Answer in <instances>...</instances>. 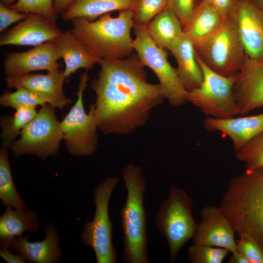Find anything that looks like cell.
Instances as JSON below:
<instances>
[{
    "label": "cell",
    "mask_w": 263,
    "mask_h": 263,
    "mask_svg": "<svg viewBox=\"0 0 263 263\" xmlns=\"http://www.w3.org/2000/svg\"><path fill=\"white\" fill-rule=\"evenodd\" d=\"M146 28L155 43L165 50H169L183 34L180 20L168 7L156 15L146 25Z\"/></svg>",
    "instance_id": "cb8c5ba5"
},
{
    "label": "cell",
    "mask_w": 263,
    "mask_h": 263,
    "mask_svg": "<svg viewBox=\"0 0 263 263\" xmlns=\"http://www.w3.org/2000/svg\"><path fill=\"white\" fill-rule=\"evenodd\" d=\"M132 4V0H74L61 17L66 20L84 17L92 21L111 11L131 9Z\"/></svg>",
    "instance_id": "d4e9b609"
},
{
    "label": "cell",
    "mask_w": 263,
    "mask_h": 263,
    "mask_svg": "<svg viewBox=\"0 0 263 263\" xmlns=\"http://www.w3.org/2000/svg\"><path fill=\"white\" fill-rule=\"evenodd\" d=\"M195 50L207 67L225 76L238 74L247 58L232 15L225 17L218 30Z\"/></svg>",
    "instance_id": "8fae6325"
},
{
    "label": "cell",
    "mask_w": 263,
    "mask_h": 263,
    "mask_svg": "<svg viewBox=\"0 0 263 263\" xmlns=\"http://www.w3.org/2000/svg\"><path fill=\"white\" fill-rule=\"evenodd\" d=\"M74 0H54L53 5L57 15L62 14Z\"/></svg>",
    "instance_id": "74e56055"
},
{
    "label": "cell",
    "mask_w": 263,
    "mask_h": 263,
    "mask_svg": "<svg viewBox=\"0 0 263 263\" xmlns=\"http://www.w3.org/2000/svg\"><path fill=\"white\" fill-rule=\"evenodd\" d=\"M228 263H249L244 256L239 251L232 253Z\"/></svg>",
    "instance_id": "f35d334b"
},
{
    "label": "cell",
    "mask_w": 263,
    "mask_h": 263,
    "mask_svg": "<svg viewBox=\"0 0 263 263\" xmlns=\"http://www.w3.org/2000/svg\"><path fill=\"white\" fill-rule=\"evenodd\" d=\"M46 101L35 93L23 88L19 87L14 92L4 91L0 97V104L17 110L21 107L36 108L42 106Z\"/></svg>",
    "instance_id": "83f0119b"
},
{
    "label": "cell",
    "mask_w": 263,
    "mask_h": 263,
    "mask_svg": "<svg viewBox=\"0 0 263 263\" xmlns=\"http://www.w3.org/2000/svg\"><path fill=\"white\" fill-rule=\"evenodd\" d=\"M15 0H0L1 2L8 7L12 5L15 2Z\"/></svg>",
    "instance_id": "60d3db41"
},
{
    "label": "cell",
    "mask_w": 263,
    "mask_h": 263,
    "mask_svg": "<svg viewBox=\"0 0 263 263\" xmlns=\"http://www.w3.org/2000/svg\"><path fill=\"white\" fill-rule=\"evenodd\" d=\"M71 20V32L99 58L123 59L133 54L131 9L119 11L117 17H112L110 12L92 21L84 17Z\"/></svg>",
    "instance_id": "3957f363"
},
{
    "label": "cell",
    "mask_w": 263,
    "mask_h": 263,
    "mask_svg": "<svg viewBox=\"0 0 263 263\" xmlns=\"http://www.w3.org/2000/svg\"><path fill=\"white\" fill-rule=\"evenodd\" d=\"M88 71L80 75L77 100L60 122L65 146L69 154L74 157L93 155L98 143L94 105L91 104L87 113L83 103L84 92L90 77Z\"/></svg>",
    "instance_id": "30bf717a"
},
{
    "label": "cell",
    "mask_w": 263,
    "mask_h": 263,
    "mask_svg": "<svg viewBox=\"0 0 263 263\" xmlns=\"http://www.w3.org/2000/svg\"><path fill=\"white\" fill-rule=\"evenodd\" d=\"M196 57L203 78L198 88L187 92V101L210 117L224 119L240 114L233 91L239 73L231 76L223 75L207 67L197 52Z\"/></svg>",
    "instance_id": "8992f818"
},
{
    "label": "cell",
    "mask_w": 263,
    "mask_h": 263,
    "mask_svg": "<svg viewBox=\"0 0 263 263\" xmlns=\"http://www.w3.org/2000/svg\"><path fill=\"white\" fill-rule=\"evenodd\" d=\"M236 159L245 164V169L263 167V131L236 152Z\"/></svg>",
    "instance_id": "f1b7e54d"
},
{
    "label": "cell",
    "mask_w": 263,
    "mask_h": 263,
    "mask_svg": "<svg viewBox=\"0 0 263 263\" xmlns=\"http://www.w3.org/2000/svg\"><path fill=\"white\" fill-rule=\"evenodd\" d=\"M193 202L183 188L172 186L155 216L156 228L168 244L170 263H174L184 245L193 239L198 224L192 214Z\"/></svg>",
    "instance_id": "5b68a950"
},
{
    "label": "cell",
    "mask_w": 263,
    "mask_h": 263,
    "mask_svg": "<svg viewBox=\"0 0 263 263\" xmlns=\"http://www.w3.org/2000/svg\"><path fill=\"white\" fill-rule=\"evenodd\" d=\"M59 58L55 41H47L26 52L7 54L3 61L4 73L10 76L35 71H53L61 66L57 62Z\"/></svg>",
    "instance_id": "2e32d148"
},
{
    "label": "cell",
    "mask_w": 263,
    "mask_h": 263,
    "mask_svg": "<svg viewBox=\"0 0 263 263\" xmlns=\"http://www.w3.org/2000/svg\"><path fill=\"white\" fill-rule=\"evenodd\" d=\"M201 220L193 238L194 244L237 251L234 229L219 207L206 206L200 210Z\"/></svg>",
    "instance_id": "7c38bea8"
},
{
    "label": "cell",
    "mask_w": 263,
    "mask_h": 263,
    "mask_svg": "<svg viewBox=\"0 0 263 263\" xmlns=\"http://www.w3.org/2000/svg\"><path fill=\"white\" fill-rule=\"evenodd\" d=\"M56 22L30 13L22 21L0 36V45L36 46L55 41L63 34Z\"/></svg>",
    "instance_id": "4fadbf2b"
},
{
    "label": "cell",
    "mask_w": 263,
    "mask_h": 263,
    "mask_svg": "<svg viewBox=\"0 0 263 263\" xmlns=\"http://www.w3.org/2000/svg\"><path fill=\"white\" fill-rule=\"evenodd\" d=\"M205 1L219 12L224 17L231 16L239 0H201Z\"/></svg>",
    "instance_id": "d590c367"
},
{
    "label": "cell",
    "mask_w": 263,
    "mask_h": 263,
    "mask_svg": "<svg viewBox=\"0 0 263 263\" xmlns=\"http://www.w3.org/2000/svg\"><path fill=\"white\" fill-rule=\"evenodd\" d=\"M122 173L127 190L124 207L119 211L123 233L122 258L126 263H149L147 214L144 206L147 184L140 167L129 164Z\"/></svg>",
    "instance_id": "277c9868"
},
{
    "label": "cell",
    "mask_w": 263,
    "mask_h": 263,
    "mask_svg": "<svg viewBox=\"0 0 263 263\" xmlns=\"http://www.w3.org/2000/svg\"><path fill=\"white\" fill-rule=\"evenodd\" d=\"M240 114L263 107V60L247 57L233 88Z\"/></svg>",
    "instance_id": "e0dca14e"
},
{
    "label": "cell",
    "mask_w": 263,
    "mask_h": 263,
    "mask_svg": "<svg viewBox=\"0 0 263 263\" xmlns=\"http://www.w3.org/2000/svg\"><path fill=\"white\" fill-rule=\"evenodd\" d=\"M16 111L13 115L0 116L2 146L7 148L16 141V138L22 129L36 116L38 113L35 108L30 107H21Z\"/></svg>",
    "instance_id": "4316f807"
},
{
    "label": "cell",
    "mask_w": 263,
    "mask_h": 263,
    "mask_svg": "<svg viewBox=\"0 0 263 263\" xmlns=\"http://www.w3.org/2000/svg\"><path fill=\"white\" fill-rule=\"evenodd\" d=\"M39 229L38 214L32 210H13L7 207L0 217V247H6L15 238L22 236L25 231L36 233Z\"/></svg>",
    "instance_id": "603a6c76"
},
{
    "label": "cell",
    "mask_w": 263,
    "mask_h": 263,
    "mask_svg": "<svg viewBox=\"0 0 263 263\" xmlns=\"http://www.w3.org/2000/svg\"><path fill=\"white\" fill-rule=\"evenodd\" d=\"M8 148L1 145L0 150V199L2 206L25 209L26 206L18 192L13 180L8 160Z\"/></svg>",
    "instance_id": "484cf974"
},
{
    "label": "cell",
    "mask_w": 263,
    "mask_h": 263,
    "mask_svg": "<svg viewBox=\"0 0 263 263\" xmlns=\"http://www.w3.org/2000/svg\"><path fill=\"white\" fill-rule=\"evenodd\" d=\"M169 50L176 59V70L186 90L189 92L198 88L202 82L203 75L192 43L183 34Z\"/></svg>",
    "instance_id": "7402d4cb"
},
{
    "label": "cell",
    "mask_w": 263,
    "mask_h": 263,
    "mask_svg": "<svg viewBox=\"0 0 263 263\" xmlns=\"http://www.w3.org/2000/svg\"><path fill=\"white\" fill-rule=\"evenodd\" d=\"M66 77L64 71L58 69L49 71L47 74H26L6 76L5 81L7 89L26 88L55 108L62 109L72 102L63 91V84Z\"/></svg>",
    "instance_id": "5bb4252c"
},
{
    "label": "cell",
    "mask_w": 263,
    "mask_h": 263,
    "mask_svg": "<svg viewBox=\"0 0 263 263\" xmlns=\"http://www.w3.org/2000/svg\"><path fill=\"white\" fill-rule=\"evenodd\" d=\"M219 207L235 233L251 236L263 247V167L232 179Z\"/></svg>",
    "instance_id": "7a4b0ae2"
},
{
    "label": "cell",
    "mask_w": 263,
    "mask_h": 263,
    "mask_svg": "<svg viewBox=\"0 0 263 263\" xmlns=\"http://www.w3.org/2000/svg\"><path fill=\"white\" fill-rule=\"evenodd\" d=\"M118 182L117 177H108L95 188L94 218L84 224L81 233V242L93 249L97 263H117L116 249L112 242L113 223L109 215V205Z\"/></svg>",
    "instance_id": "52a82bcc"
},
{
    "label": "cell",
    "mask_w": 263,
    "mask_h": 263,
    "mask_svg": "<svg viewBox=\"0 0 263 263\" xmlns=\"http://www.w3.org/2000/svg\"><path fill=\"white\" fill-rule=\"evenodd\" d=\"M57 54L63 59L66 77L80 68L91 69L100 58L93 53L71 31H66L55 40Z\"/></svg>",
    "instance_id": "44dd1931"
},
{
    "label": "cell",
    "mask_w": 263,
    "mask_h": 263,
    "mask_svg": "<svg viewBox=\"0 0 263 263\" xmlns=\"http://www.w3.org/2000/svg\"><path fill=\"white\" fill-rule=\"evenodd\" d=\"M259 8L263 11V0H242Z\"/></svg>",
    "instance_id": "ab89813d"
},
{
    "label": "cell",
    "mask_w": 263,
    "mask_h": 263,
    "mask_svg": "<svg viewBox=\"0 0 263 263\" xmlns=\"http://www.w3.org/2000/svg\"><path fill=\"white\" fill-rule=\"evenodd\" d=\"M28 14L17 12L0 2V32H2L12 24L24 19Z\"/></svg>",
    "instance_id": "e575fe53"
},
{
    "label": "cell",
    "mask_w": 263,
    "mask_h": 263,
    "mask_svg": "<svg viewBox=\"0 0 263 263\" xmlns=\"http://www.w3.org/2000/svg\"><path fill=\"white\" fill-rule=\"evenodd\" d=\"M237 250L242 254L249 263H263V247L251 236L247 234L238 235Z\"/></svg>",
    "instance_id": "d6a6232c"
},
{
    "label": "cell",
    "mask_w": 263,
    "mask_h": 263,
    "mask_svg": "<svg viewBox=\"0 0 263 263\" xmlns=\"http://www.w3.org/2000/svg\"><path fill=\"white\" fill-rule=\"evenodd\" d=\"M55 109L49 103L44 104L22 129L20 138L9 148L15 157L29 154L45 160L57 154L64 136Z\"/></svg>",
    "instance_id": "ba28073f"
},
{
    "label": "cell",
    "mask_w": 263,
    "mask_h": 263,
    "mask_svg": "<svg viewBox=\"0 0 263 263\" xmlns=\"http://www.w3.org/2000/svg\"><path fill=\"white\" fill-rule=\"evenodd\" d=\"M98 64L100 69L90 83L98 129L105 134L126 135L143 126L151 110L165 99L159 83L148 81L136 54L123 59L100 58Z\"/></svg>",
    "instance_id": "6da1fadb"
},
{
    "label": "cell",
    "mask_w": 263,
    "mask_h": 263,
    "mask_svg": "<svg viewBox=\"0 0 263 263\" xmlns=\"http://www.w3.org/2000/svg\"><path fill=\"white\" fill-rule=\"evenodd\" d=\"M46 236L41 241L30 242L28 235L13 239L6 246L10 250L20 254L26 262L57 263L63 255L59 247L57 230L54 223L50 222L45 229Z\"/></svg>",
    "instance_id": "ac0fdd59"
},
{
    "label": "cell",
    "mask_w": 263,
    "mask_h": 263,
    "mask_svg": "<svg viewBox=\"0 0 263 263\" xmlns=\"http://www.w3.org/2000/svg\"><path fill=\"white\" fill-rule=\"evenodd\" d=\"M135 38L132 47L143 64L155 74L159 81L162 94L172 107L187 102V91L178 76L176 70L168 59L166 50L157 46L149 35L146 25L134 24Z\"/></svg>",
    "instance_id": "9c48e42d"
},
{
    "label": "cell",
    "mask_w": 263,
    "mask_h": 263,
    "mask_svg": "<svg viewBox=\"0 0 263 263\" xmlns=\"http://www.w3.org/2000/svg\"><path fill=\"white\" fill-rule=\"evenodd\" d=\"M0 256L7 263H24L26 262L20 254H14L6 247H0Z\"/></svg>",
    "instance_id": "8d00e7d4"
},
{
    "label": "cell",
    "mask_w": 263,
    "mask_h": 263,
    "mask_svg": "<svg viewBox=\"0 0 263 263\" xmlns=\"http://www.w3.org/2000/svg\"><path fill=\"white\" fill-rule=\"evenodd\" d=\"M203 125L207 131H219L226 135L236 152L263 131V113L224 119L208 117L203 120Z\"/></svg>",
    "instance_id": "d6986e66"
},
{
    "label": "cell",
    "mask_w": 263,
    "mask_h": 263,
    "mask_svg": "<svg viewBox=\"0 0 263 263\" xmlns=\"http://www.w3.org/2000/svg\"><path fill=\"white\" fill-rule=\"evenodd\" d=\"M53 1L54 0H18L9 8L19 12L39 14L56 22L57 15Z\"/></svg>",
    "instance_id": "1f68e13d"
},
{
    "label": "cell",
    "mask_w": 263,
    "mask_h": 263,
    "mask_svg": "<svg viewBox=\"0 0 263 263\" xmlns=\"http://www.w3.org/2000/svg\"><path fill=\"white\" fill-rule=\"evenodd\" d=\"M167 7V0H132L131 10L134 24L147 25Z\"/></svg>",
    "instance_id": "f546056e"
},
{
    "label": "cell",
    "mask_w": 263,
    "mask_h": 263,
    "mask_svg": "<svg viewBox=\"0 0 263 263\" xmlns=\"http://www.w3.org/2000/svg\"><path fill=\"white\" fill-rule=\"evenodd\" d=\"M225 18L209 3L199 0L183 34L197 49L218 30Z\"/></svg>",
    "instance_id": "ffe728a7"
},
{
    "label": "cell",
    "mask_w": 263,
    "mask_h": 263,
    "mask_svg": "<svg viewBox=\"0 0 263 263\" xmlns=\"http://www.w3.org/2000/svg\"><path fill=\"white\" fill-rule=\"evenodd\" d=\"M195 5L194 0H167V7L176 15L183 28L190 20Z\"/></svg>",
    "instance_id": "836d02e7"
},
{
    "label": "cell",
    "mask_w": 263,
    "mask_h": 263,
    "mask_svg": "<svg viewBox=\"0 0 263 263\" xmlns=\"http://www.w3.org/2000/svg\"><path fill=\"white\" fill-rule=\"evenodd\" d=\"M229 252L223 248L194 244L188 248V258L191 263H222Z\"/></svg>",
    "instance_id": "4dcf8cb0"
},
{
    "label": "cell",
    "mask_w": 263,
    "mask_h": 263,
    "mask_svg": "<svg viewBox=\"0 0 263 263\" xmlns=\"http://www.w3.org/2000/svg\"><path fill=\"white\" fill-rule=\"evenodd\" d=\"M232 17L246 57L263 60V11L239 0Z\"/></svg>",
    "instance_id": "9a60e30c"
}]
</instances>
